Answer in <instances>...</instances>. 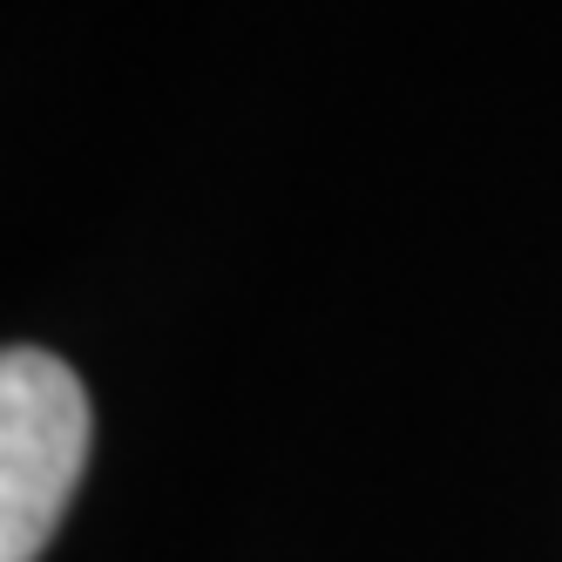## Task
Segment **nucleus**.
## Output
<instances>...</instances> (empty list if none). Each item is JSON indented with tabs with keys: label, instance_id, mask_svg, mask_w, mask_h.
Wrapping results in <instances>:
<instances>
[{
	"label": "nucleus",
	"instance_id": "nucleus-1",
	"mask_svg": "<svg viewBox=\"0 0 562 562\" xmlns=\"http://www.w3.org/2000/svg\"><path fill=\"white\" fill-rule=\"evenodd\" d=\"M89 468V393L55 352L0 359V562H34Z\"/></svg>",
	"mask_w": 562,
	"mask_h": 562
}]
</instances>
